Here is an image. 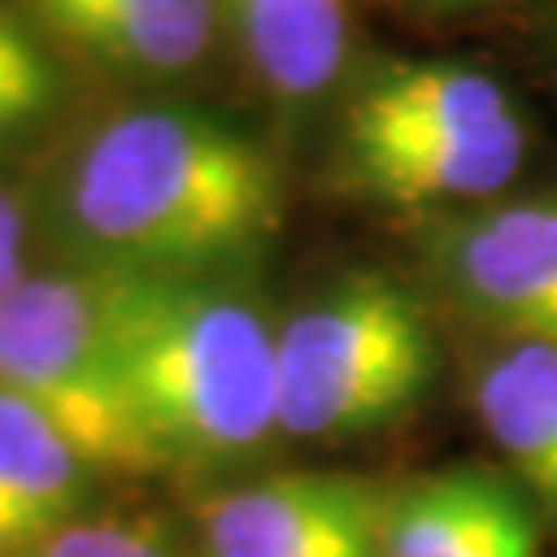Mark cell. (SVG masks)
<instances>
[{"label": "cell", "mask_w": 557, "mask_h": 557, "mask_svg": "<svg viewBox=\"0 0 557 557\" xmlns=\"http://www.w3.org/2000/svg\"><path fill=\"white\" fill-rule=\"evenodd\" d=\"M285 220L273 153L182 103L103 112L66 140L34 223L62 264L103 277H220L257 260Z\"/></svg>", "instance_id": "cell-1"}, {"label": "cell", "mask_w": 557, "mask_h": 557, "mask_svg": "<svg viewBox=\"0 0 557 557\" xmlns=\"http://www.w3.org/2000/svg\"><path fill=\"white\" fill-rule=\"evenodd\" d=\"M103 285L120 368L165 471H227L277 446V314L248 281Z\"/></svg>", "instance_id": "cell-2"}, {"label": "cell", "mask_w": 557, "mask_h": 557, "mask_svg": "<svg viewBox=\"0 0 557 557\" xmlns=\"http://www.w3.org/2000/svg\"><path fill=\"white\" fill-rule=\"evenodd\" d=\"M442 376V338L418 289L359 269L277 319L281 442L372 438L405 421Z\"/></svg>", "instance_id": "cell-3"}, {"label": "cell", "mask_w": 557, "mask_h": 557, "mask_svg": "<svg viewBox=\"0 0 557 557\" xmlns=\"http://www.w3.org/2000/svg\"><path fill=\"white\" fill-rule=\"evenodd\" d=\"M0 393L41 413L103 479L165 471L120 368L100 273L34 269L0 298Z\"/></svg>", "instance_id": "cell-4"}, {"label": "cell", "mask_w": 557, "mask_h": 557, "mask_svg": "<svg viewBox=\"0 0 557 557\" xmlns=\"http://www.w3.org/2000/svg\"><path fill=\"white\" fill-rule=\"evenodd\" d=\"M418 252L434 289L492 338L557 343V186L434 215Z\"/></svg>", "instance_id": "cell-5"}, {"label": "cell", "mask_w": 557, "mask_h": 557, "mask_svg": "<svg viewBox=\"0 0 557 557\" xmlns=\"http://www.w3.org/2000/svg\"><path fill=\"white\" fill-rule=\"evenodd\" d=\"M388 483L347 471H273L199 504V557H384Z\"/></svg>", "instance_id": "cell-6"}, {"label": "cell", "mask_w": 557, "mask_h": 557, "mask_svg": "<svg viewBox=\"0 0 557 557\" xmlns=\"http://www.w3.org/2000/svg\"><path fill=\"white\" fill-rule=\"evenodd\" d=\"M524 124L512 91L458 59H393L347 91L338 158L471 140Z\"/></svg>", "instance_id": "cell-7"}, {"label": "cell", "mask_w": 557, "mask_h": 557, "mask_svg": "<svg viewBox=\"0 0 557 557\" xmlns=\"http://www.w3.org/2000/svg\"><path fill=\"white\" fill-rule=\"evenodd\" d=\"M541 524L508 471L455 462L388 487L384 557H537Z\"/></svg>", "instance_id": "cell-8"}, {"label": "cell", "mask_w": 557, "mask_h": 557, "mask_svg": "<svg viewBox=\"0 0 557 557\" xmlns=\"http://www.w3.org/2000/svg\"><path fill=\"white\" fill-rule=\"evenodd\" d=\"M50 46L116 79L199 71L220 29L215 0H17Z\"/></svg>", "instance_id": "cell-9"}, {"label": "cell", "mask_w": 557, "mask_h": 557, "mask_svg": "<svg viewBox=\"0 0 557 557\" xmlns=\"http://www.w3.org/2000/svg\"><path fill=\"white\" fill-rule=\"evenodd\" d=\"M471 405L508 475L557 524V343L492 338L471 363Z\"/></svg>", "instance_id": "cell-10"}, {"label": "cell", "mask_w": 557, "mask_h": 557, "mask_svg": "<svg viewBox=\"0 0 557 557\" xmlns=\"http://www.w3.org/2000/svg\"><path fill=\"white\" fill-rule=\"evenodd\" d=\"M252 79L285 112H310L347 75V0H215Z\"/></svg>", "instance_id": "cell-11"}, {"label": "cell", "mask_w": 557, "mask_h": 557, "mask_svg": "<svg viewBox=\"0 0 557 557\" xmlns=\"http://www.w3.org/2000/svg\"><path fill=\"white\" fill-rule=\"evenodd\" d=\"M100 471L25 400L0 393V557H21L96 512Z\"/></svg>", "instance_id": "cell-12"}, {"label": "cell", "mask_w": 557, "mask_h": 557, "mask_svg": "<svg viewBox=\"0 0 557 557\" xmlns=\"http://www.w3.org/2000/svg\"><path fill=\"white\" fill-rule=\"evenodd\" d=\"M529 149V128H496L471 140L388 149L363 158H338L347 190L397 211H462L492 202L520 174Z\"/></svg>", "instance_id": "cell-13"}, {"label": "cell", "mask_w": 557, "mask_h": 557, "mask_svg": "<svg viewBox=\"0 0 557 557\" xmlns=\"http://www.w3.org/2000/svg\"><path fill=\"white\" fill-rule=\"evenodd\" d=\"M62 96L50 41L17 0H0V145L29 137Z\"/></svg>", "instance_id": "cell-14"}, {"label": "cell", "mask_w": 557, "mask_h": 557, "mask_svg": "<svg viewBox=\"0 0 557 557\" xmlns=\"http://www.w3.org/2000/svg\"><path fill=\"white\" fill-rule=\"evenodd\" d=\"M21 557H186V549L158 512H87Z\"/></svg>", "instance_id": "cell-15"}, {"label": "cell", "mask_w": 557, "mask_h": 557, "mask_svg": "<svg viewBox=\"0 0 557 557\" xmlns=\"http://www.w3.org/2000/svg\"><path fill=\"white\" fill-rule=\"evenodd\" d=\"M29 236H34V211H25L21 199L0 186V298L17 289L29 277Z\"/></svg>", "instance_id": "cell-16"}, {"label": "cell", "mask_w": 557, "mask_h": 557, "mask_svg": "<svg viewBox=\"0 0 557 557\" xmlns=\"http://www.w3.org/2000/svg\"><path fill=\"white\" fill-rule=\"evenodd\" d=\"M397 9H413V13H462V9H475L487 0H388Z\"/></svg>", "instance_id": "cell-17"}, {"label": "cell", "mask_w": 557, "mask_h": 557, "mask_svg": "<svg viewBox=\"0 0 557 557\" xmlns=\"http://www.w3.org/2000/svg\"><path fill=\"white\" fill-rule=\"evenodd\" d=\"M554 41H557V13H554Z\"/></svg>", "instance_id": "cell-18"}]
</instances>
